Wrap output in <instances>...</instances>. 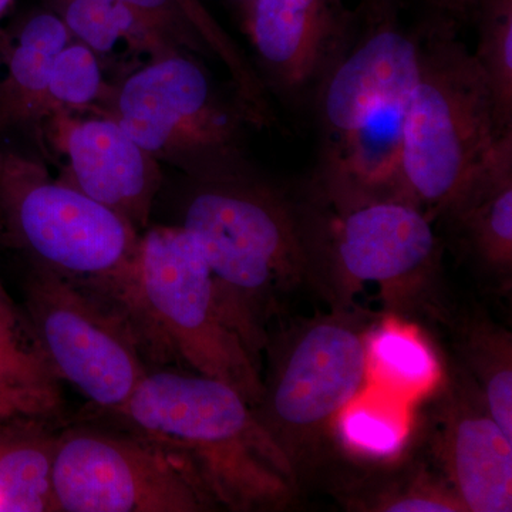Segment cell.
I'll list each match as a JSON object with an SVG mask.
<instances>
[{
    "mask_svg": "<svg viewBox=\"0 0 512 512\" xmlns=\"http://www.w3.org/2000/svg\"><path fill=\"white\" fill-rule=\"evenodd\" d=\"M402 397L365 392L340 413L336 439L340 456L363 464L399 457L409 440L410 407Z\"/></svg>",
    "mask_w": 512,
    "mask_h": 512,
    "instance_id": "obj_23",
    "label": "cell"
},
{
    "mask_svg": "<svg viewBox=\"0 0 512 512\" xmlns=\"http://www.w3.org/2000/svg\"><path fill=\"white\" fill-rule=\"evenodd\" d=\"M458 32L434 16L416 29L417 77L400 170L407 197L433 221L491 147L510 134L501 133L490 87Z\"/></svg>",
    "mask_w": 512,
    "mask_h": 512,
    "instance_id": "obj_8",
    "label": "cell"
},
{
    "mask_svg": "<svg viewBox=\"0 0 512 512\" xmlns=\"http://www.w3.org/2000/svg\"><path fill=\"white\" fill-rule=\"evenodd\" d=\"M57 424L0 419V512L56 511Z\"/></svg>",
    "mask_w": 512,
    "mask_h": 512,
    "instance_id": "obj_18",
    "label": "cell"
},
{
    "mask_svg": "<svg viewBox=\"0 0 512 512\" xmlns=\"http://www.w3.org/2000/svg\"><path fill=\"white\" fill-rule=\"evenodd\" d=\"M399 2L400 0H362L360 18L377 20L387 16H399Z\"/></svg>",
    "mask_w": 512,
    "mask_h": 512,
    "instance_id": "obj_27",
    "label": "cell"
},
{
    "mask_svg": "<svg viewBox=\"0 0 512 512\" xmlns=\"http://www.w3.org/2000/svg\"><path fill=\"white\" fill-rule=\"evenodd\" d=\"M62 380L56 375L28 313L0 282V419H33L62 426Z\"/></svg>",
    "mask_w": 512,
    "mask_h": 512,
    "instance_id": "obj_17",
    "label": "cell"
},
{
    "mask_svg": "<svg viewBox=\"0 0 512 512\" xmlns=\"http://www.w3.org/2000/svg\"><path fill=\"white\" fill-rule=\"evenodd\" d=\"M23 293V309L59 379L76 387L99 414L120 409L151 369L123 313L36 266Z\"/></svg>",
    "mask_w": 512,
    "mask_h": 512,
    "instance_id": "obj_11",
    "label": "cell"
},
{
    "mask_svg": "<svg viewBox=\"0 0 512 512\" xmlns=\"http://www.w3.org/2000/svg\"><path fill=\"white\" fill-rule=\"evenodd\" d=\"M227 2L232 6V9L237 12L238 18L241 19L242 22L245 12H247L252 0H227Z\"/></svg>",
    "mask_w": 512,
    "mask_h": 512,
    "instance_id": "obj_28",
    "label": "cell"
},
{
    "mask_svg": "<svg viewBox=\"0 0 512 512\" xmlns=\"http://www.w3.org/2000/svg\"><path fill=\"white\" fill-rule=\"evenodd\" d=\"M366 333L349 309L299 319L268 336L256 423L284 458L296 491L336 471V423L369 387Z\"/></svg>",
    "mask_w": 512,
    "mask_h": 512,
    "instance_id": "obj_4",
    "label": "cell"
},
{
    "mask_svg": "<svg viewBox=\"0 0 512 512\" xmlns=\"http://www.w3.org/2000/svg\"><path fill=\"white\" fill-rule=\"evenodd\" d=\"M111 89L113 83L107 82L106 66L100 57L72 39L53 64L42 119L55 111L101 110Z\"/></svg>",
    "mask_w": 512,
    "mask_h": 512,
    "instance_id": "obj_25",
    "label": "cell"
},
{
    "mask_svg": "<svg viewBox=\"0 0 512 512\" xmlns=\"http://www.w3.org/2000/svg\"><path fill=\"white\" fill-rule=\"evenodd\" d=\"M241 23L271 99L311 107L319 84L355 39L360 16L343 0H252Z\"/></svg>",
    "mask_w": 512,
    "mask_h": 512,
    "instance_id": "obj_14",
    "label": "cell"
},
{
    "mask_svg": "<svg viewBox=\"0 0 512 512\" xmlns=\"http://www.w3.org/2000/svg\"><path fill=\"white\" fill-rule=\"evenodd\" d=\"M369 380L396 396L427 392L441 376L439 357L419 329L390 316L366 333Z\"/></svg>",
    "mask_w": 512,
    "mask_h": 512,
    "instance_id": "obj_21",
    "label": "cell"
},
{
    "mask_svg": "<svg viewBox=\"0 0 512 512\" xmlns=\"http://www.w3.org/2000/svg\"><path fill=\"white\" fill-rule=\"evenodd\" d=\"M130 320L147 362L177 359L234 387L251 407L261 399V369L222 315L210 265L187 229L141 232Z\"/></svg>",
    "mask_w": 512,
    "mask_h": 512,
    "instance_id": "obj_7",
    "label": "cell"
},
{
    "mask_svg": "<svg viewBox=\"0 0 512 512\" xmlns=\"http://www.w3.org/2000/svg\"><path fill=\"white\" fill-rule=\"evenodd\" d=\"M410 409V431L464 512L512 511V437L463 366L453 365ZM413 434V436H414Z\"/></svg>",
    "mask_w": 512,
    "mask_h": 512,
    "instance_id": "obj_12",
    "label": "cell"
},
{
    "mask_svg": "<svg viewBox=\"0 0 512 512\" xmlns=\"http://www.w3.org/2000/svg\"><path fill=\"white\" fill-rule=\"evenodd\" d=\"M12 2L13 0H0V15H2V13L9 8L10 3Z\"/></svg>",
    "mask_w": 512,
    "mask_h": 512,
    "instance_id": "obj_29",
    "label": "cell"
},
{
    "mask_svg": "<svg viewBox=\"0 0 512 512\" xmlns=\"http://www.w3.org/2000/svg\"><path fill=\"white\" fill-rule=\"evenodd\" d=\"M474 59L483 72L501 133L512 131V0H480Z\"/></svg>",
    "mask_w": 512,
    "mask_h": 512,
    "instance_id": "obj_24",
    "label": "cell"
},
{
    "mask_svg": "<svg viewBox=\"0 0 512 512\" xmlns=\"http://www.w3.org/2000/svg\"><path fill=\"white\" fill-rule=\"evenodd\" d=\"M185 181L178 225L200 245L222 315L261 369L281 296L315 288L302 184H281L258 168Z\"/></svg>",
    "mask_w": 512,
    "mask_h": 512,
    "instance_id": "obj_1",
    "label": "cell"
},
{
    "mask_svg": "<svg viewBox=\"0 0 512 512\" xmlns=\"http://www.w3.org/2000/svg\"><path fill=\"white\" fill-rule=\"evenodd\" d=\"M56 511L202 512L220 505L190 461L134 431L83 423L57 433Z\"/></svg>",
    "mask_w": 512,
    "mask_h": 512,
    "instance_id": "obj_10",
    "label": "cell"
},
{
    "mask_svg": "<svg viewBox=\"0 0 512 512\" xmlns=\"http://www.w3.org/2000/svg\"><path fill=\"white\" fill-rule=\"evenodd\" d=\"M60 16L73 39L90 47L104 66L121 64L128 73L177 52L128 0H64Z\"/></svg>",
    "mask_w": 512,
    "mask_h": 512,
    "instance_id": "obj_19",
    "label": "cell"
},
{
    "mask_svg": "<svg viewBox=\"0 0 512 512\" xmlns=\"http://www.w3.org/2000/svg\"><path fill=\"white\" fill-rule=\"evenodd\" d=\"M302 187L315 288L335 309H349L352 296L372 284L396 318L446 315L434 293L443 244L423 208L404 197L329 204L303 180Z\"/></svg>",
    "mask_w": 512,
    "mask_h": 512,
    "instance_id": "obj_6",
    "label": "cell"
},
{
    "mask_svg": "<svg viewBox=\"0 0 512 512\" xmlns=\"http://www.w3.org/2000/svg\"><path fill=\"white\" fill-rule=\"evenodd\" d=\"M140 237L130 221L39 161L0 148V244L30 266L69 279L127 316Z\"/></svg>",
    "mask_w": 512,
    "mask_h": 512,
    "instance_id": "obj_5",
    "label": "cell"
},
{
    "mask_svg": "<svg viewBox=\"0 0 512 512\" xmlns=\"http://www.w3.org/2000/svg\"><path fill=\"white\" fill-rule=\"evenodd\" d=\"M72 39L62 16L50 12L0 30V131L36 128L53 64Z\"/></svg>",
    "mask_w": 512,
    "mask_h": 512,
    "instance_id": "obj_16",
    "label": "cell"
},
{
    "mask_svg": "<svg viewBox=\"0 0 512 512\" xmlns=\"http://www.w3.org/2000/svg\"><path fill=\"white\" fill-rule=\"evenodd\" d=\"M480 0H429L431 16L446 20L456 28L470 23Z\"/></svg>",
    "mask_w": 512,
    "mask_h": 512,
    "instance_id": "obj_26",
    "label": "cell"
},
{
    "mask_svg": "<svg viewBox=\"0 0 512 512\" xmlns=\"http://www.w3.org/2000/svg\"><path fill=\"white\" fill-rule=\"evenodd\" d=\"M43 150L60 163L63 181L117 212L143 232L163 185L160 161L106 111H55L39 121Z\"/></svg>",
    "mask_w": 512,
    "mask_h": 512,
    "instance_id": "obj_13",
    "label": "cell"
},
{
    "mask_svg": "<svg viewBox=\"0 0 512 512\" xmlns=\"http://www.w3.org/2000/svg\"><path fill=\"white\" fill-rule=\"evenodd\" d=\"M365 466L363 476L352 474L335 480L339 487L336 495L350 510L464 512L450 488L426 463H416L409 457L404 460L402 453L392 460Z\"/></svg>",
    "mask_w": 512,
    "mask_h": 512,
    "instance_id": "obj_20",
    "label": "cell"
},
{
    "mask_svg": "<svg viewBox=\"0 0 512 512\" xmlns=\"http://www.w3.org/2000/svg\"><path fill=\"white\" fill-rule=\"evenodd\" d=\"M101 417L187 458L220 507L281 510L298 493L251 404L214 377L150 369L120 409Z\"/></svg>",
    "mask_w": 512,
    "mask_h": 512,
    "instance_id": "obj_3",
    "label": "cell"
},
{
    "mask_svg": "<svg viewBox=\"0 0 512 512\" xmlns=\"http://www.w3.org/2000/svg\"><path fill=\"white\" fill-rule=\"evenodd\" d=\"M434 220L457 254L498 285L512 274V133L505 134L461 181Z\"/></svg>",
    "mask_w": 512,
    "mask_h": 512,
    "instance_id": "obj_15",
    "label": "cell"
},
{
    "mask_svg": "<svg viewBox=\"0 0 512 512\" xmlns=\"http://www.w3.org/2000/svg\"><path fill=\"white\" fill-rule=\"evenodd\" d=\"M461 366L473 377L491 416L512 437V338L483 313L450 320Z\"/></svg>",
    "mask_w": 512,
    "mask_h": 512,
    "instance_id": "obj_22",
    "label": "cell"
},
{
    "mask_svg": "<svg viewBox=\"0 0 512 512\" xmlns=\"http://www.w3.org/2000/svg\"><path fill=\"white\" fill-rule=\"evenodd\" d=\"M147 153L188 178L254 170L248 128H262L237 94L221 92L198 56L158 57L113 83L103 109Z\"/></svg>",
    "mask_w": 512,
    "mask_h": 512,
    "instance_id": "obj_9",
    "label": "cell"
},
{
    "mask_svg": "<svg viewBox=\"0 0 512 512\" xmlns=\"http://www.w3.org/2000/svg\"><path fill=\"white\" fill-rule=\"evenodd\" d=\"M416 77V30H404L399 16L360 19L311 104L318 147L305 183L316 197L329 204L409 198L400 167Z\"/></svg>",
    "mask_w": 512,
    "mask_h": 512,
    "instance_id": "obj_2",
    "label": "cell"
}]
</instances>
